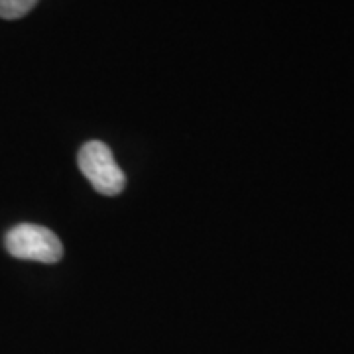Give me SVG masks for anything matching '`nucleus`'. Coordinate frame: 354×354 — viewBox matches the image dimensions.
I'll return each mask as SVG.
<instances>
[{"instance_id":"obj_1","label":"nucleus","mask_w":354,"mask_h":354,"mask_svg":"<svg viewBox=\"0 0 354 354\" xmlns=\"http://www.w3.org/2000/svg\"><path fill=\"white\" fill-rule=\"evenodd\" d=\"M77 165L81 174L88 179V183L101 195L114 197L124 191L127 176L118 167L111 148L104 142L91 140L83 144L77 156Z\"/></svg>"},{"instance_id":"obj_2","label":"nucleus","mask_w":354,"mask_h":354,"mask_svg":"<svg viewBox=\"0 0 354 354\" xmlns=\"http://www.w3.org/2000/svg\"><path fill=\"white\" fill-rule=\"evenodd\" d=\"M4 246L10 256L20 260H32L41 264H55L64 256V246L50 228L22 223L8 230Z\"/></svg>"},{"instance_id":"obj_3","label":"nucleus","mask_w":354,"mask_h":354,"mask_svg":"<svg viewBox=\"0 0 354 354\" xmlns=\"http://www.w3.org/2000/svg\"><path fill=\"white\" fill-rule=\"evenodd\" d=\"M39 0H0V18L4 20H18L24 18Z\"/></svg>"}]
</instances>
